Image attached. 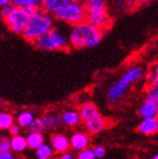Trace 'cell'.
Returning a JSON list of instances; mask_svg holds the SVG:
<instances>
[{"label": "cell", "mask_w": 158, "mask_h": 159, "mask_svg": "<svg viewBox=\"0 0 158 159\" xmlns=\"http://www.w3.org/2000/svg\"><path fill=\"white\" fill-rule=\"evenodd\" d=\"M104 32L91 25L88 21H81L77 25L70 26L68 32L70 48L73 49H88L95 48L103 39Z\"/></svg>", "instance_id": "1"}, {"label": "cell", "mask_w": 158, "mask_h": 159, "mask_svg": "<svg viewBox=\"0 0 158 159\" xmlns=\"http://www.w3.org/2000/svg\"><path fill=\"white\" fill-rule=\"evenodd\" d=\"M54 16L46 12L42 7L36 8L35 11L30 16L28 23L21 33V36L33 44L39 37L44 35L54 26Z\"/></svg>", "instance_id": "2"}, {"label": "cell", "mask_w": 158, "mask_h": 159, "mask_svg": "<svg viewBox=\"0 0 158 159\" xmlns=\"http://www.w3.org/2000/svg\"><path fill=\"white\" fill-rule=\"evenodd\" d=\"M143 76V70L140 66H133L124 71L107 89L106 96L109 102H118L127 94L131 86L139 81Z\"/></svg>", "instance_id": "3"}, {"label": "cell", "mask_w": 158, "mask_h": 159, "mask_svg": "<svg viewBox=\"0 0 158 159\" xmlns=\"http://www.w3.org/2000/svg\"><path fill=\"white\" fill-rule=\"evenodd\" d=\"M33 45L42 51H64L70 48V43L68 34L53 26L49 32L39 37Z\"/></svg>", "instance_id": "4"}, {"label": "cell", "mask_w": 158, "mask_h": 159, "mask_svg": "<svg viewBox=\"0 0 158 159\" xmlns=\"http://www.w3.org/2000/svg\"><path fill=\"white\" fill-rule=\"evenodd\" d=\"M81 121L85 124L87 131L91 134H97L102 132L106 126V121L97 108V106L91 103L87 102L85 104H82L79 110Z\"/></svg>", "instance_id": "5"}, {"label": "cell", "mask_w": 158, "mask_h": 159, "mask_svg": "<svg viewBox=\"0 0 158 159\" xmlns=\"http://www.w3.org/2000/svg\"><path fill=\"white\" fill-rule=\"evenodd\" d=\"M86 14H87V7L81 2H78L76 0H72L63 6L61 9L55 12V20L67 24L69 26L77 25L81 21L86 20Z\"/></svg>", "instance_id": "6"}, {"label": "cell", "mask_w": 158, "mask_h": 159, "mask_svg": "<svg viewBox=\"0 0 158 159\" xmlns=\"http://www.w3.org/2000/svg\"><path fill=\"white\" fill-rule=\"evenodd\" d=\"M87 14H86V21L89 24L100 28L105 32L112 24V18L109 15L107 5L102 6H86Z\"/></svg>", "instance_id": "7"}, {"label": "cell", "mask_w": 158, "mask_h": 159, "mask_svg": "<svg viewBox=\"0 0 158 159\" xmlns=\"http://www.w3.org/2000/svg\"><path fill=\"white\" fill-rule=\"evenodd\" d=\"M28 19H30V15L25 10V8L15 7V9L12 10V14L5 19V24L8 27V30L12 31V33L21 35L23 31L27 25Z\"/></svg>", "instance_id": "8"}, {"label": "cell", "mask_w": 158, "mask_h": 159, "mask_svg": "<svg viewBox=\"0 0 158 159\" xmlns=\"http://www.w3.org/2000/svg\"><path fill=\"white\" fill-rule=\"evenodd\" d=\"M62 124L61 117L57 115H46V116H41L34 120L33 124L30 125V131H49L52 129H57Z\"/></svg>", "instance_id": "9"}, {"label": "cell", "mask_w": 158, "mask_h": 159, "mask_svg": "<svg viewBox=\"0 0 158 159\" xmlns=\"http://www.w3.org/2000/svg\"><path fill=\"white\" fill-rule=\"evenodd\" d=\"M50 142L51 146L54 150V152L57 153H62L66 151H69L70 149V139L68 138L66 134L62 133H54L51 135L50 138Z\"/></svg>", "instance_id": "10"}, {"label": "cell", "mask_w": 158, "mask_h": 159, "mask_svg": "<svg viewBox=\"0 0 158 159\" xmlns=\"http://www.w3.org/2000/svg\"><path fill=\"white\" fill-rule=\"evenodd\" d=\"M89 143H91V139H89L88 134L82 131L75 132V133H72L71 138H70V146H71V148L75 150H78V151L88 148Z\"/></svg>", "instance_id": "11"}, {"label": "cell", "mask_w": 158, "mask_h": 159, "mask_svg": "<svg viewBox=\"0 0 158 159\" xmlns=\"http://www.w3.org/2000/svg\"><path fill=\"white\" fill-rule=\"evenodd\" d=\"M138 131L146 135L155 134L158 131V120L156 117H145L140 122Z\"/></svg>", "instance_id": "12"}, {"label": "cell", "mask_w": 158, "mask_h": 159, "mask_svg": "<svg viewBox=\"0 0 158 159\" xmlns=\"http://www.w3.org/2000/svg\"><path fill=\"white\" fill-rule=\"evenodd\" d=\"M61 122L66 126H76L79 124V122L81 121V116L79 111L76 110H68L64 111L63 113L61 114Z\"/></svg>", "instance_id": "13"}, {"label": "cell", "mask_w": 158, "mask_h": 159, "mask_svg": "<svg viewBox=\"0 0 158 159\" xmlns=\"http://www.w3.org/2000/svg\"><path fill=\"white\" fill-rule=\"evenodd\" d=\"M158 112V104L155 102L147 99L143 102L142 105L140 106L139 114L145 119V117H156V114Z\"/></svg>", "instance_id": "14"}, {"label": "cell", "mask_w": 158, "mask_h": 159, "mask_svg": "<svg viewBox=\"0 0 158 159\" xmlns=\"http://www.w3.org/2000/svg\"><path fill=\"white\" fill-rule=\"evenodd\" d=\"M70 1H72V0H43L42 8L46 12L54 15L59 9H61L62 7L66 6Z\"/></svg>", "instance_id": "15"}, {"label": "cell", "mask_w": 158, "mask_h": 159, "mask_svg": "<svg viewBox=\"0 0 158 159\" xmlns=\"http://www.w3.org/2000/svg\"><path fill=\"white\" fill-rule=\"evenodd\" d=\"M26 141H27V146L30 149H37L42 143H44V135L42 134V132L39 131H30L27 133V135L25 137Z\"/></svg>", "instance_id": "16"}, {"label": "cell", "mask_w": 158, "mask_h": 159, "mask_svg": "<svg viewBox=\"0 0 158 159\" xmlns=\"http://www.w3.org/2000/svg\"><path fill=\"white\" fill-rule=\"evenodd\" d=\"M10 146H12V151L17 153L24 152L25 150L28 148L26 138L21 134L12 135L10 138Z\"/></svg>", "instance_id": "17"}, {"label": "cell", "mask_w": 158, "mask_h": 159, "mask_svg": "<svg viewBox=\"0 0 158 159\" xmlns=\"http://www.w3.org/2000/svg\"><path fill=\"white\" fill-rule=\"evenodd\" d=\"M34 120H35V115H34L33 112L28 110H24L18 113L17 123H18L23 129H30V125L33 124Z\"/></svg>", "instance_id": "18"}, {"label": "cell", "mask_w": 158, "mask_h": 159, "mask_svg": "<svg viewBox=\"0 0 158 159\" xmlns=\"http://www.w3.org/2000/svg\"><path fill=\"white\" fill-rule=\"evenodd\" d=\"M15 123L14 115L9 112H0V130H9Z\"/></svg>", "instance_id": "19"}, {"label": "cell", "mask_w": 158, "mask_h": 159, "mask_svg": "<svg viewBox=\"0 0 158 159\" xmlns=\"http://www.w3.org/2000/svg\"><path fill=\"white\" fill-rule=\"evenodd\" d=\"M36 151V157L37 159H44V158H51V156L53 155L54 150L52 148L51 143H42L37 149H35Z\"/></svg>", "instance_id": "20"}, {"label": "cell", "mask_w": 158, "mask_h": 159, "mask_svg": "<svg viewBox=\"0 0 158 159\" xmlns=\"http://www.w3.org/2000/svg\"><path fill=\"white\" fill-rule=\"evenodd\" d=\"M43 0H12V2L16 7H21V8H26V7H33V8H41L42 7Z\"/></svg>", "instance_id": "21"}, {"label": "cell", "mask_w": 158, "mask_h": 159, "mask_svg": "<svg viewBox=\"0 0 158 159\" xmlns=\"http://www.w3.org/2000/svg\"><path fill=\"white\" fill-rule=\"evenodd\" d=\"M147 99H150L158 104V84L149 85V88L147 90Z\"/></svg>", "instance_id": "22"}, {"label": "cell", "mask_w": 158, "mask_h": 159, "mask_svg": "<svg viewBox=\"0 0 158 159\" xmlns=\"http://www.w3.org/2000/svg\"><path fill=\"white\" fill-rule=\"evenodd\" d=\"M77 159H96V156L94 153V149L86 148V149L80 150L77 155Z\"/></svg>", "instance_id": "23"}, {"label": "cell", "mask_w": 158, "mask_h": 159, "mask_svg": "<svg viewBox=\"0 0 158 159\" xmlns=\"http://www.w3.org/2000/svg\"><path fill=\"white\" fill-rule=\"evenodd\" d=\"M15 5L12 2H10V3H7V5H5V6H2L1 8H0V17L5 20V19L8 17V16L10 15L12 12V10L15 9Z\"/></svg>", "instance_id": "24"}, {"label": "cell", "mask_w": 158, "mask_h": 159, "mask_svg": "<svg viewBox=\"0 0 158 159\" xmlns=\"http://www.w3.org/2000/svg\"><path fill=\"white\" fill-rule=\"evenodd\" d=\"M112 8L115 12H124L125 10H129L124 0H113L112 1Z\"/></svg>", "instance_id": "25"}, {"label": "cell", "mask_w": 158, "mask_h": 159, "mask_svg": "<svg viewBox=\"0 0 158 159\" xmlns=\"http://www.w3.org/2000/svg\"><path fill=\"white\" fill-rule=\"evenodd\" d=\"M12 151V146H10V139H8L7 135L0 141V152H8Z\"/></svg>", "instance_id": "26"}, {"label": "cell", "mask_w": 158, "mask_h": 159, "mask_svg": "<svg viewBox=\"0 0 158 159\" xmlns=\"http://www.w3.org/2000/svg\"><path fill=\"white\" fill-rule=\"evenodd\" d=\"M94 153H95V156H96V158L102 159L106 155V149H105L103 146H96V147L94 148Z\"/></svg>", "instance_id": "27"}, {"label": "cell", "mask_w": 158, "mask_h": 159, "mask_svg": "<svg viewBox=\"0 0 158 159\" xmlns=\"http://www.w3.org/2000/svg\"><path fill=\"white\" fill-rule=\"evenodd\" d=\"M21 126L19 125L18 123H17V124L14 123V124L9 128L8 131H9V133L12 135H17V134H21Z\"/></svg>", "instance_id": "28"}, {"label": "cell", "mask_w": 158, "mask_h": 159, "mask_svg": "<svg viewBox=\"0 0 158 159\" xmlns=\"http://www.w3.org/2000/svg\"><path fill=\"white\" fill-rule=\"evenodd\" d=\"M124 2H125V5H127V7H128L129 10H133L139 6L138 0H124Z\"/></svg>", "instance_id": "29"}, {"label": "cell", "mask_w": 158, "mask_h": 159, "mask_svg": "<svg viewBox=\"0 0 158 159\" xmlns=\"http://www.w3.org/2000/svg\"><path fill=\"white\" fill-rule=\"evenodd\" d=\"M0 159H17L12 151L8 152H0Z\"/></svg>", "instance_id": "30"}, {"label": "cell", "mask_w": 158, "mask_h": 159, "mask_svg": "<svg viewBox=\"0 0 158 159\" xmlns=\"http://www.w3.org/2000/svg\"><path fill=\"white\" fill-rule=\"evenodd\" d=\"M58 159H75L73 155L69 151H66V152H62L60 153V156H59Z\"/></svg>", "instance_id": "31"}, {"label": "cell", "mask_w": 158, "mask_h": 159, "mask_svg": "<svg viewBox=\"0 0 158 159\" xmlns=\"http://www.w3.org/2000/svg\"><path fill=\"white\" fill-rule=\"evenodd\" d=\"M12 2V0H0V8L2 6H5V5H7V3H10Z\"/></svg>", "instance_id": "32"}, {"label": "cell", "mask_w": 158, "mask_h": 159, "mask_svg": "<svg viewBox=\"0 0 158 159\" xmlns=\"http://www.w3.org/2000/svg\"><path fill=\"white\" fill-rule=\"evenodd\" d=\"M150 0H138V2H139V6L140 5H146V3H148Z\"/></svg>", "instance_id": "33"}, {"label": "cell", "mask_w": 158, "mask_h": 159, "mask_svg": "<svg viewBox=\"0 0 158 159\" xmlns=\"http://www.w3.org/2000/svg\"><path fill=\"white\" fill-rule=\"evenodd\" d=\"M76 1H78V2H81V3H84V5H86V3L88 2V0H76Z\"/></svg>", "instance_id": "34"}, {"label": "cell", "mask_w": 158, "mask_h": 159, "mask_svg": "<svg viewBox=\"0 0 158 159\" xmlns=\"http://www.w3.org/2000/svg\"><path fill=\"white\" fill-rule=\"evenodd\" d=\"M154 71H155V75H156V76H158V63L155 66V70H154Z\"/></svg>", "instance_id": "35"}, {"label": "cell", "mask_w": 158, "mask_h": 159, "mask_svg": "<svg viewBox=\"0 0 158 159\" xmlns=\"http://www.w3.org/2000/svg\"><path fill=\"white\" fill-rule=\"evenodd\" d=\"M152 159H158V153H157V155H155L154 157H152Z\"/></svg>", "instance_id": "36"}, {"label": "cell", "mask_w": 158, "mask_h": 159, "mask_svg": "<svg viewBox=\"0 0 158 159\" xmlns=\"http://www.w3.org/2000/svg\"><path fill=\"white\" fill-rule=\"evenodd\" d=\"M3 138H5V135H1V134H0V141L2 140V139H3Z\"/></svg>", "instance_id": "37"}, {"label": "cell", "mask_w": 158, "mask_h": 159, "mask_svg": "<svg viewBox=\"0 0 158 159\" xmlns=\"http://www.w3.org/2000/svg\"><path fill=\"white\" fill-rule=\"evenodd\" d=\"M156 119L158 120V112H157V114H156Z\"/></svg>", "instance_id": "38"}, {"label": "cell", "mask_w": 158, "mask_h": 159, "mask_svg": "<svg viewBox=\"0 0 158 159\" xmlns=\"http://www.w3.org/2000/svg\"><path fill=\"white\" fill-rule=\"evenodd\" d=\"M0 105H1V96H0Z\"/></svg>", "instance_id": "39"}, {"label": "cell", "mask_w": 158, "mask_h": 159, "mask_svg": "<svg viewBox=\"0 0 158 159\" xmlns=\"http://www.w3.org/2000/svg\"><path fill=\"white\" fill-rule=\"evenodd\" d=\"M44 159H51V158H44Z\"/></svg>", "instance_id": "40"}, {"label": "cell", "mask_w": 158, "mask_h": 159, "mask_svg": "<svg viewBox=\"0 0 158 159\" xmlns=\"http://www.w3.org/2000/svg\"><path fill=\"white\" fill-rule=\"evenodd\" d=\"M105 1H109V0H105Z\"/></svg>", "instance_id": "41"}]
</instances>
